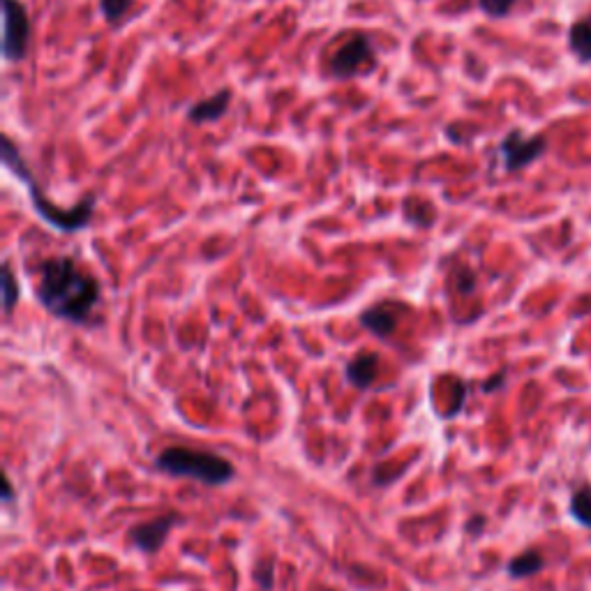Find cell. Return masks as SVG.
<instances>
[{"instance_id":"cell-13","label":"cell","mask_w":591,"mask_h":591,"mask_svg":"<svg viewBox=\"0 0 591 591\" xmlns=\"http://www.w3.org/2000/svg\"><path fill=\"white\" fill-rule=\"evenodd\" d=\"M571 515L582 527L591 529V485H582L571 497Z\"/></svg>"},{"instance_id":"cell-11","label":"cell","mask_w":591,"mask_h":591,"mask_svg":"<svg viewBox=\"0 0 591 591\" xmlns=\"http://www.w3.org/2000/svg\"><path fill=\"white\" fill-rule=\"evenodd\" d=\"M568 49L573 51L580 63H591V12L571 26V31H568Z\"/></svg>"},{"instance_id":"cell-4","label":"cell","mask_w":591,"mask_h":591,"mask_svg":"<svg viewBox=\"0 0 591 591\" xmlns=\"http://www.w3.org/2000/svg\"><path fill=\"white\" fill-rule=\"evenodd\" d=\"M31 37V21L19 0H3V56L10 63L24 61Z\"/></svg>"},{"instance_id":"cell-1","label":"cell","mask_w":591,"mask_h":591,"mask_svg":"<svg viewBox=\"0 0 591 591\" xmlns=\"http://www.w3.org/2000/svg\"><path fill=\"white\" fill-rule=\"evenodd\" d=\"M35 296L51 317L86 324L100 305L102 287L93 273L72 257H51L40 264Z\"/></svg>"},{"instance_id":"cell-14","label":"cell","mask_w":591,"mask_h":591,"mask_svg":"<svg viewBox=\"0 0 591 591\" xmlns=\"http://www.w3.org/2000/svg\"><path fill=\"white\" fill-rule=\"evenodd\" d=\"M19 303V284H17V278H14L12 273V266L7 264L3 266V310H5V317H10V314L14 312V308H17Z\"/></svg>"},{"instance_id":"cell-3","label":"cell","mask_w":591,"mask_h":591,"mask_svg":"<svg viewBox=\"0 0 591 591\" xmlns=\"http://www.w3.org/2000/svg\"><path fill=\"white\" fill-rule=\"evenodd\" d=\"M3 160H5L7 167H10L14 174H17L21 181L26 183L28 192H31V201H33L35 211L44 222H49L51 227L65 231V234H72V231H81L84 227H88V222H91L93 211H95V197L84 199L79 206H74V208H56L47 197H44L40 187H37V183L33 181L31 171L26 169V162L21 160V155L17 153V148H14L10 139H5Z\"/></svg>"},{"instance_id":"cell-8","label":"cell","mask_w":591,"mask_h":591,"mask_svg":"<svg viewBox=\"0 0 591 591\" xmlns=\"http://www.w3.org/2000/svg\"><path fill=\"white\" fill-rule=\"evenodd\" d=\"M374 65H377V61H374L368 37L358 35L351 37L349 42H344L342 47L335 51L331 70L333 74H338V77H354L358 72L374 70Z\"/></svg>"},{"instance_id":"cell-5","label":"cell","mask_w":591,"mask_h":591,"mask_svg":"<svg viewBox=\"0 0 591 591\" xmlns=\"http://www.w3.org/2000/svg\"><path fill=\"white\" fill-rule=\"evenodd\" d=\"M548 151V139L545 137H525L520 130L508 132L499 144V155L504 160L506 171H520L543 157Z\"/></svg>"},{"instance_id":"cell-12","label":"cell","mask_w":591,"mask_h":591,"mask_svg":"<svg viewBox=\"0 0 591 591\" xmlns=\"http://www.w3.org/2000/svg\"><path fill=\"white\" fill-rule=\"evenodd\" d=\"M545 568V557L541 555L538 550H525L520 552L518 557H513L511 561H508V575H511L513 580H525V578H531V575L541 573Z\"/></svg>"},{"instance_id":"cell-21","label":"cell","mask_w":591,"mask_h":591,"mask_svg":"<svg viewBox=\"0 0 591 591\" xmlns=\"http://www.w3.org/2000/svg\"><path fill=\"white\" fill-rule=\"evenodd\" d=\"M324 591H335V589H324Z\"/></svg>"},{"instance_id":"cell-16","label":"cell","mask_w":591,"mask_h":591,"mask_svg":"<svg viewBox=\"0 0 591 591\" xmlns=\"http://www.w3.org/2000/svg\"><path fill=\"white\" fill-rule=\"evenodd\" d=\"M515 3H518V0H478V7H481L488 17L501 19L513 10Z\"/></svg>"},{"instance_id":"cell-2","label":"cell","mask_w":591,"mask_h":591,"mask_svg":"<svg viewBox=\"0 0 591 591\" xmlns=\"http://www.w3.org/2000/svg\"><path fill=\"white\" fill-rule=\"evenodd\" d=\"M155 469L174 478H190L211 488L227 485L236 478L234 462L213 451L190 446H169L155 458Z\"/></svg>"},{"instance_id":"cell-9","label":"cell","mask_w":591,"mask_h":591,"mask_svg":"<svg viewBox=\"0 0 591 591\" xmlns=\"http://www.w3.org/2000/svg\"><path fill=\"white\" fill-rule=\"evenodd\" d=\"M379 368V354H374V351H361V354H356L347 363V368H344V379H347L356 391H368L379 377Z\"/></svg>"},{"instance_id":"cell-10","label":"cell","mask_w":591,"mask_h":591,"mask_svg":"<svg viewBox=\"0 0 591 591\" xmlns=\"http://www.w3.org/2000/svg\"><path fill=\"white\" fill-rule=\"evenodd\" d=\"M231 104V93L229 91H220L215 93L213 97H206V100H201L194 104V107H190V111H187V118H190L192 123H215L220 121V118L227 114Z\"/></svg>"},{"instance_id":"cell-17","label":"cell","mask_w":591,"mask_h":591,"mask_svg":"<svg viewBox=\"0 0 591 591\" xmlns=\"http://www.w3.org/2000/svg\"><path fill=\"white\" fill-rule=\"evenodd\" d=\"M254 582H257L259 589L271 591L275 585V564L273 561H259L257 568H254Z\"/></svg>"},{"instance_id":"cell-18","label":"cell","mask_w":591,"mask_h":591,"mask_svg":"<svg viewBox=\"0 0 591 591\" xmlns=\"http://www.w3.org/2000/svg\"><path fill=\"white\" fill-rule=\"evenodd\" d=\"M453 282H455V289L465 296L474 294L476 291V275L474 271H469V268H458L453 275Z\"/></svg>"},{"instance_id":"cell-20","label":"cell","mask_w":591,"mask_h":591,"mask_svg":"<svg viewBox=\"0 0 591 591\" xmlns=\"http://www.w3.org/2000/svg\"><path fill=\"white\" fill-rule=\"evenodd\" d=\"M14 499V488H12V481L10 476H5V490H3V501L5 504H10V501Z\"/></svg>"},{"instance_id":"cell-19","label":"cell","mask_w":591,"mask_h":591,"mask_svg":"<svg viewBox=\"0 0 591 591\" xmlns=\"http://www.w3.org/2000/svg\"><path fill=\"white\" fill-rule=\"evenodd\" d=\"M504 374H506V372L495 374V377H492V381H488V384H483V391H485V393H492V391H497V388L504 386Z\"/></svg>"},{"instance_id":"cell-7","label":"cell","mask_w":591,"mask_h":591,"mask_svg":"<svg viewBox=\"0 0 591 591\" xmlns=\"http://www.w3.org/2000/svg\"><path fill=\"white\" fill-rule=\"evenodd\" d=\"M409 314V305L402 301H379L372 308L361 312V326L365 331H370L374 338L386 340L398 331L402 319Z\"/></svg>"},{"instance_id":"cell-6","label":"cell","mask_w":591,"mask_h":591,"mask_svg":"<svg viewBox=\"0 0 591 591\" xmlns=\"http://www.w3.org/2000/svg\"><path fill=\"white\" fill-rule=\"evenodd\" d=\"M178 522H181V515L176 511H169L164 515H157L153 520L134 525L127 538H130L134 548L144 552V555H155V552H160L164 548V543H167L169 534L174 531Z\"/></svg>"},{"instance_id":"cell-15","label":"cell","mask_w":591,"mask_h":591,"mask_svg":"<svg viewBox=\"0 0 591 591\" xmlns=\"http://www.w3.org/2000/svg\"><path fill=\"white\" fill-rule=\"evenodd\" d=\"M132 7V0H100V10L107 21L116 24L123 19V14Z\"/></svg>"}]
</instances>
